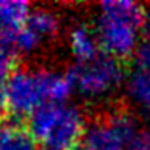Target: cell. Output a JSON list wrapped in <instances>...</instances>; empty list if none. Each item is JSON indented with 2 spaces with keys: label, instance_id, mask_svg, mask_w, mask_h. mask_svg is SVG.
<instances>
[{
  "label": "cell",
  "instance_id": "cell-1",
  "mask_svg": "<svg viewBox=\"0 0 150 150\" xmlns=\"http://www.w3.org/2000/svg\"><path fill=\"white\" fill-rule=\"evenodd\" d=\"M149 15L144 5L132 0H105L98 5L95 36L98 47L116 60L132 58L142 42Z\"/></svg>",
  "mask_w": 150,
  "mask_h": 150
},
{
  "label": "cell",
  "instance_id": "cell-2",
  "mask_svg": "<svg viewBox=\"0 0 150 150\" xmlns=\"http://www.w3.org/2000/svg\"><path fill=\"white\" fill-rule=\"evenodd\" d=\"M28 131L45 149L71 150L82 142L86 121L82 113L73 105L45 103L28 118Z\"/></svg>",
  "mask_w": 150,
  "mask_h": 150
},
{
  "label": "cell",
  "instance_id": "cell-3",
  "mask_svg": "<svg viewBox=\"0 0 150 150\" xmlns=\"http://www.w3.org/2000/svg\"><path fill=\"white\" fill-rule=\"evenodd\" d=\"M57 71L15 69L4 84L5 108L15 118H29L39 107L52 103V87Z\"/></svg>",
  "mask_w": 150,
  "mask_h": 150
},
{
  "label": "cell",
  "instance_id": "cell-4",
  "mask_svg": "<svg viewBox=\"0 0 150 150\" xmlns=\"http://www.w3.org/2000/svg\"><path fill=\"white\" fill-rule=\"evenodd\" d=\"M68 74L74 89L89 100L110 98L126 81V73L121 62L105 53L89 63L76 65Z\"/></svg>",
  "mask_w": 150,
  "mask_h": 150
},
{
  "label": "cell",
  "instance_id": "cell-5",
  "mask_svg": "<svg viewBox=\"0 0 150 150\" xmlns=\"http://www.w3.org/2000/svg\"><path fill=\"white\" fill-rule=\"evenodd\" d=\"M29 15L31 5L28 2H21V0L0 2V39H2V44L10 47L11 37L26 26Z\"/></svg>",
  "mask_w": 150,
  "mask_h": 150
},
{
  "label": "cell",
  "instance_id": "cell-6",
  "mask_svg": "<svg viewBox=\"0 0 150 150\" xmlns=\"http://www.w3.org/2000/svg\"><path fill=\"white\" fill-rule=\"evenodd\" d=\"M81 150H131L126 142L108 126L107 121H97L86 129Z\"/></svg>",
  "mask_w": 150,
  "mask_h": 150
},
{
  "label": "cell",
  "instance_id": "cell-7",
  "mask_svg": "<svg viewBox=\"0 0 150 150\" xmlns=\"http://www.w3.org/2000/svg\"><path fill=\"white\" fill-rule=\"evenodd\" d=\"M68 44L78 65L89 63L100 55L98 53L100 47H98V42H97L95 31L84 23L76 24V26L71 28L69 36H68Z\"/></svg>",
  "mask_w": 150,
  "mask_h": 150
},
{
  "label": "cell",
  "instance_id": "cell-8",
  "mask_svg": "<svg viewBox=\"0 0 150 150\" xmlns=\"http://www.w3.org/2000/svg\"><path fill=\"white\" fill-rule=\"evenodd\" d=\"M124 89L131 103L140 111L150 115V73L131 68L126 74Z\"/></svg>",
  "mask_w": 150,
  "mask_h": 150
},
{
  "label": "cell",
  "instance_id": "cell-9",
  "mask_svg": "<svg viewBox=\"0 0 150 150\" xmlns=\"http://www.w3.org/2000/svg\"><path fill=\"white\" fill-rule=\"evenodd\" d=\"M26 28L40 40L53 37L60 29L58 16L49 8H36L31 10V15L26 21Z\"/></svg>",
  "mask_w": 150,
  "mask_h": 150
},
{
  "label": "cell",
  "instance_id": "cell-10",
  "mask_svg": "<svg viewBox=\"0 0 150 150\" xmlns=\"http://www.w3.org/2000/svg\"><path fill=\"white\" fill-rule=\"evenodd\" d=\"M0 150H37V142L24 127L4 124L0 131Z\"/></svg>",
  "mask_w": 150,
  "mask_h": 150
},
{
  "label": "cell",
  "instance_id": "cell-11",
  "mask_svg": "<svg viewBox=\"0 0 150 150\" xmlns=\"http://www.w3.org/2000/svg\"><path fill=\"white\" fill-rule=\"evenodd\" d=\"M15 60H16V53L10 47L0 42V87H4L7 79L15 71Z\"/></svg>",
  "mask_w": 150,
  "mask_h": 150
},
{
  "label": "cell",
  "instance_id": "cell-12",
  "mask_svg": "<svg viewBox=\"0 0 150 150\" xmlns=\"http://www.w3.org/2000/svg\"><path fill=\"white\" fill-rule=\"evenodd\" d=\"M147 15H149V18H150V4L147 5Z\"/></svg>",
  "mask_w": 150,
  "mask_h": 150
},
{
  "label": "cell",
  "instance_id": "cell-13",
  "mask_svg": "<svg viewBox=\"0 0 150 150\" xmlns=\"http://www.w3.org/2000/svg\"><path fill=\"white\" fill-rule=\"evenodd\" d=\"M2 127H4V124H2V121H0V131H2Z\"/></svg>",
  "mask_w": 150,
  "mask_h": 150
},
{
  "label": "cell",
  "instance_id": "cell-14",
  "mask_svg": "<svg viewBox=\"0 0 150 150\" xmlns=\"http://www.w3.org/2000/svg\"><path fill=\"white\" fill-rule=\"evenodd\" d=\"M44 150H52V149H44Z\"/></svg>",
  "mask_w": 150,
  "mask_h": 150
}]
</instances>
